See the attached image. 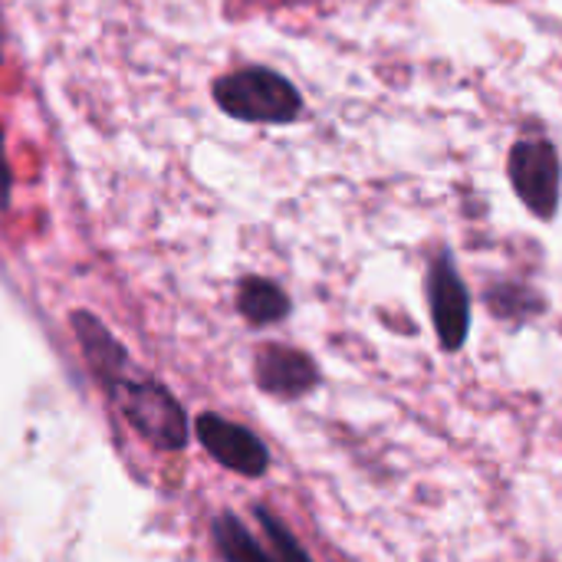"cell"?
Instances as JSON below:
<instances>
[{"label":"cell","instance_id":"cell-1","mask_svg":"<svg viewBox=\"0 0 562 562\" xmlns=\"http://www.w3.org/2000/svg\"><path fill=\"white\" fill-rule=\"evenodd\" d=\"M214 99L227 115H234L240 122L283 125L303 112V99H300L296 86L267 66H247V69H237L231 76L217 79Z\"/></svg>","mask_w":562,"mask_h":562},{"label":"cell","instance_id":"cell-2","mask_svg":"<svg viewBox=\"0 0 562 562\" xmlns=\"http://www.w3.org/2000/svg\"><path fill=\"white\" fill-rule=\"evenodd\" d=\"M507 178L527 211L540 221H553L560 211L562 161L547 138H527L510 148Z\"/></svg>","mask_w":562,"mask_h":562},{"label":"cell","instance_id":"cell-3","mask_svg":"<svg viewBox=\"0 0 562 562\" xmlns=\"http://www.w3.org/2000/svg\"><path fill=\"white\" fill-rule=\"evenodd\" d=\"M425 296L428 313L445 352H458L471 333V290L454 267L451 250H438L425 270Z\"/></svg>","mask_w":562,"mask_h":562},{"label":"cell","instance_id":"cell-4","mask_svg":"<svg viewBox=\"0 0 562 562\" xmlns=\"http://www.w3.org/2000/svg\"><path fill=\"white\" fill-rule=\"evenodd\" d=\"M112 392L145 438L171 451L184 445V415L165 389L151 382H112Z\"/></svg>","mask_w":562,"mask_h":562},{"label":"cell","instance_id":"cell-5","mask_svg":"<svg viewBox=\"0 0 562 562\" xmlns=\"http://www.w3.org/2000/svg\"><path fill=\"white\" fill-rule=\"evenodd\" d=\"M198 435H201V445L231 471L244 474V477H260L270 464L267 458V448L240 425L234 422H224L217 415H201L198 418Z\"/></svg>","mask_w":562,"mask_h":562},{"label":"cell","instance_id":"cell-6","mask_svg":"<svg viewBox=\"0 0 562 562\" xmlns=\"http://www.w3.org/2000/svg\"><path fill=\"white\" fill-rule=\"evenodd\" d=\"M257 379L263 385V392L280 395V398H300L306 392L316 389L319 382V369L316 362L300 352V349H286V346H267L257 356Z\"/></svg>","mask_w":562,"mask_h":562},{"label":"cell","instance_id":"cell-7","mask_svg":"<svg viewBox=\"0 0 562 562\" xmlns=\"http://www.w3.org/2000/svg\"><path fill=\"white\" fill-rule=\"evenodd\" d=\"M484 300H487V310L494 313V319H501L507 326H527L530 319L547 313V296L517 280H494L484 290Z\"/></svg>","mask_w":562,"mask_h":562},{"label":"cell","instance_id":"cell-8","mask_svg":"<svg viewBox=\"0 0 562 562\" xmlns=\"http://www.w3.org/2000/svg\"><path fill=\"white\" fill-rule=\"evenodd\" d=\"M237 306H240V313H244L254 326L280 323V319H286V313H290L286 293H283L277 283L263 280V277H250V280L240 283Z\"/></svg>","mask_w":562,"mask_h":562},{"label":"cell","instance_id":"cell-9","mask_svg":"<svg viewBox=\"0 0 562 562\" xmlns=\"http://www.w3.org/2000/svg\"><path fill=\"white\" fill-rule=\"evenodd\" d=\"M214 533H217V543H221L227 562H280L273 560L270 553H263V550L254 543V537H250L234 517H221V520L214 524Z\"/></svg>","mask_w":562,"mask_h":562},{"label":"cell","instance_id":"cell-10","mask_svg":"<svg viewBox=\"0 0 562 562\" xmlns=\"http://www.w3.org/2000/svg\"><path fill=\"white\" fill-rule=\"evenodd\" d=\"M257 517H260V524H263V530H267V537H270V543H273V550H277V560L280 562H313L306 557V550L293 540V533L280 524V520H273L267 510H257Z\"/></svg>","mask_w":562,"mask_h":562},{"label":"cell","instance_id":"cell-11","mask_svg":"<svg viewBox=\"0 0 562 562\" xmlns=\"http://www.w3.org/2000/svg\"><path fill=\"white\" fill-rule=\"evenodd\" d=\"M10 165H7V155H3V135H0V211L10 204Z\"/></svg>","mask_w":562,"mask_h":562},{"label":"cell","instance_id":"cell-12","mask_svg":"<svg viewBox=\"0 0 562 562\" xmlns=\"http://www.w3.org/2000/svg\"><path fill=\"white\" fill-rule=\"evenodd\" d=\"M0 46H3V43H0Z\"/></svg>","mask_w":562,"mask_h":562}]
</instances>
